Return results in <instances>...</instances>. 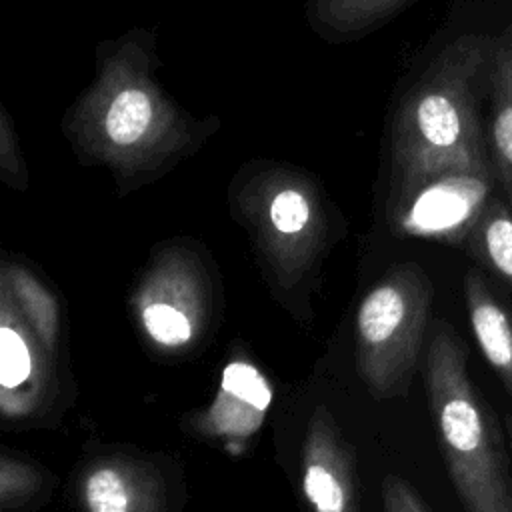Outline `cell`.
Segmentation results:
<instances>
[{
    "instance_id": "7",
    "label": "cell",
    "mask_w": 512,
    "mask_h": 512,
    "mask_svg": "<svg viewBox=\"0 0 512 512\" xmlns=\"http://www.w3.org/2000/svg\"><path fill=\"white\" fill-rule=\"evenodd\" d=\"M52 358L0 284V410L6 422L24 420L48 404V392H54Z\"/></svg>"
},
{
    "instance_id": "8",
    "label": "cell",
    "mask_w": 512,
    "mask_h": 512,
    "mask_svg": "<svg viewBox=\"0 0 512 512\" xmlns=\"http://www.w3.org/2000/svg\"><path fill=\"white\" fill-rule=\"evenodd\" d=\"M272 398V384L260 368L246 358H234L220 374L214 400L192 416L190 428L200 438L218 440L240 452L260 430Z\"/></svg>"
},
{
    "instance_id": "14",
    "label": "cell",
    "mask_w": 512,
    "mask_h": 512,
    "mask_svg": "<svg viewBox=\"0 0 512 512\" xmlns=\"http://www.w3.org/2000/svg\"><path fill=\"white\" fill-rule=\"evenodd\" d=\"M414 0H306L310 30L328 44L356 42L406 10Z\"/></svg>"
},
{
    "instance_id": "10",
    "label": "cell",
    "mask_w": 512,
    "mask_h": 512,
    "mask_svg": "<svg viewBox=\"0 0 512 512\" xmlns=\"http://www.w3.org/2000/svg\"><path fill=\"white\" fill-rule=\"evenodd\" d=\"M302 492L312 512H360L354 454L326 406H318L308 420Z\"/></svg>"
},
{
    "instance_id": "12",
    "label": "cell",
    "mask_w": 512,
    "mask_h": 512,
    "mask_svg": "<svg viewBox=\"0 0 512 512\" xmlns=\"http://www.w3.org/2000/svg\"><path fill=\"white\" fill-rule=\"evenodd\" d=\"M490 96L486 146L494 180L504 190V200L512 208V24L492 38L490 64L486 76Z\"/></svg>"
},
{
    "instance_id": "20",
    "label": "cell",
    "mask_w": 512,
    "mask_h": 512,
    "mask_svg": "<svg viewBox=\"0 0 512 512\" xmlns=\"http://www.w3.org/2000/svg\"><path fill=\"white\" fill-rule=\"evenodd\" d=\"M504 430H506V442H508V448H510V454H512V414H508L504 418Z\"/></svg>"
},
{
    "instance_id": "5",
    "label": "cell",
    "mask_w": 512,
    "mask_h": 512,
    "mask_svg": "<svg viewBox=\"0 0 512 512\" xmlns=\"http://www.w3.org/2000/svg\"><path fill=\"white\" fill-rule=\"evenodd\" d=\"M430 304L432 284L414 262L390 268L360 300L356 368L372 396L406 394L424 346Z\"/></svg>"
},
{
    "instance_id": "6",
    "label": "cell",
    "mask_w": 512,
    "mask_h": 512,
    "mask_svg": "<svg viewBox=\"0 0 512 512\" xmlns=\"http://www.w3.org/2000/svg\"><path fill=\"white\" fill-rule=\"evenodd\" d=\"M212 304L208 268L182 242L164 244L152 254L130 298L142 334L164 354L186 352L202 340Z\"/></svg>"
},
{
    "instance_id": "15",
    "label": "cell",
    "mask_w": 512,
    "mask_h": 512,
    "mask_svg": "<svg viewBox=\"0 0 512 512\" xmlns=\"http://www.w3.org/2000/svg\"><path fill=\"white\" fill-rule=\"evenodd\" d=\"M0 284L8 288L18 310L36 332L42 346L54 356L60 344V308L48 286L26 266L4 262Z\"/></svg>"
},
{
    "instance_id": "9",
    "label": "cell",
    "mask_w": 512,
    "mask_h": 512,
    "mask_svg": "<svg viewBox=\"0 0 512 512\" xmlns=\"http://www.w3.org/2000/svg\"><path fill=\"white\" fill-rule=\"evenodd\" d=\"M84 512H168L170 486L162 470L140 456L108 454L92 458L78 476Z\"/></svg>"
},
{
    "instance_id": "3",
    "label": "cell",
    "mask_w": 512,
    "mask_h": 512,
    "mask_svg": "<svg viewBox=\"0 0 512 512\" xmlns=\"http://www.w3.org/2000/svg\"><path fill=\"white\" fill-rule=\"evenodd\" d=\"M468 350L454 328L434 322L424 382L438 446L466 512H510L512 480L502 430L468 374Z\"/></svg>"
},
{
    "instance_id": "2",
    "label": "cell",
    "mask_w": 512,
    "mask_h": 512,
    "mask_svg": "<svg viewBox=\"0 0 512 512\" xmlns=\"http://www.w3.org/2000/svg\"><path fill=\"white\" fill-rule=\"evenodd\" d=\"M490 50L482 34L452 40L400 96L388 130L390 214L440 180L494 182L478 110Z\"/></svg>"
},
{
    "instance_id": "1",
    "label": "cell",
    "mask_w": 512,
    "mask_h": 512,
    "mask_svg": "<svg viewBox=\"0 0 512 512\" xmlns=\"http://www.w3.org/2000/svg\"><path fill=\"white\" fill-rule=\"evenodd\" d=\"M156 34L134 28L104 40L96 74L62 118V132L82 164L104 166L130 192L192 156L212 136L216 116L196 118L160 84Z\"/></svg>"
},
{
    "instance_id": "4",
    "label": "cell",
    "mask_w": 512,
    "mask_h": 512,
    "mask_svg": "<svg viewBox=\"0 0 512 512\" xmlns=\"http://www.w3.org/2000/svg\"><path fill=\"white\" fill-rule=\"evenodd\" d=\"M230 206L282 290L302 284L328 250L330 202L318 180L292 164H246L230 184Z\"/></svg>"
},
{
    "instance_id": "21",
    "label": "cell",
    "mask_w": 512,
    "mask_h": 512,
    "mask_svg": "<svg viewBox=\"0 0 512 512\" xmlns=\"http://www.w3.org/2000/svg\"><path fill=\"white\" fill-rule=\"evenodd\" d=\"M510 512H512V510H510Z\"/></svg>"
},
{
    "instance_id": "16",
    "label": "cell",
    "mask_w": 512,
    "mask_h": 512,
    "mask_svg": "<svg viewBox=\"0 0 512 512\" xmlns=\"http://www.w3.org/2000/svg\"><path fill=\"white\" fill-rule=\"evenodd\" d=\"M466 244L478 264L512 288V208L506 200H486Z\"/></svg>"
},
{
    "instance_id": "17",
    "label": "cell",
    "mask_w": 512,
    "mask_h": 512,
    "mask_svg": "<svg viewBox=\"0 0 512 512\" xmlns=\"http://www.w3.org/2000/svg\"><path fill=\"white\" fill-rule=\"evenodd\" d=\"M42 486L44 476L34 464L6 452L0 456V506L4 512L28 506Z\"/></svg>"
},
{
    "instance_id": "13",
    "label": "cell",
    "mask_w": 512,
    "mask_h": 512,
    "mask_svg": "<svg viewBox=\"0 0 512 512\" xmlns=\"http://www.w3.org/2000/svg\"><path fill=\"white\" fill-rule=\"evenodd\" d=\"M464 302L476 346L512 398V308L474 268L464 274Z\"/></svg>"
},
{
    "instance_id": "11",
    "label": "cell",
    "mask_w": 512,
    "mask_h": 512,
    "mask_svg": "<svg viewBox=\"0 0 512 512\" xmlns=\"http://www.w3.org/2000/svg\"><path fill=\"white\" fill-rule=\"evenodd\" d=\"M490 186L492 182L466 178L440 180L416 192L390 218L398 234L462 244L490 198Z\"/></svg>"
},
{
    "instance_id": "19",
    "label": "cell",
    "mask_w": 512,
    "mask_h": 512,
    "mask_svg": "<svg viewBox=\"0 0 512 512\" xmlns=\"http://www.w3.org/2000/svg\"><path fill=\"white\" fill-rule=\"evenodd\" d=\"M384 512H432L416 488L396 474H388L382 482Z\"/></svg>"
},
{
    "instance_id": "18",
    "label": "cell",
    "mask_w": 512,
    "mask_h": 512,
    "mask_svg": "<svg viewBox=\"0 0 512 512\" xmlns=\"http://www.w3.org/2000/svg\"><path fill=\"white\" fill-rule=\"evenodd\" d=\"M0 178L4 184L18 192H24L30 182L20 138L4 104H0Z\"/></svg>"
}]
</instances>
